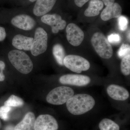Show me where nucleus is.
Masks as SVG:
<instances>
[{
	"mask_svg": "<svg viewBox=\"0 0 130 130\" xmlns=\"http://www.w3.org/2000/svg\"><path fill=\"white\" fill-rule=\"evenodd\" d=\"M6 36V33L5 28L0 26V41L5 40Z\"/></svg>",
	"mask_w": 130,
	"mask_h": 130,
	"instance_id": "bb28decb",
	"label": "nucleus"
},
{
	"mask_svg": "<svg viewBox=\"0 0 130 130\" xmlns=\"http://www.w3.org/2000/svg\"><path fill=\"white\" fill-rule=\"evenodd\" d=\"M41 20L43 23L51 26L52 32L54 34L64 29L67 25L66 21L57 14H45L42 16Z\"/></svg>",
	"mask_w": 130,
	"mask_h": 130,
	"instance_id": "1a4fd4ad",
	"label": "nucleus"
},
{
	"mask_svg": "<svg viewBox=\"0 0 130 130\" xmlns=\"http://www.w3.org/2000/svg\"><path fill=\"white\" fill-rule=\"evenodd\" d=\"M91 44L101 58L109 59L112 57L113 50L111 44L101 32H96L91 37Z\"/></svg>",
	"mask_w": 130,
	"mask_h": 130,
	"instance_id": "7ed1b4c3",
	"label": "nucleus"
},
{
	"mask_svg": "<svg viewBox=\"0 0 130 130\" xmlns=\"http://www.w3.org/2000/svg\"><path fill=\"white\" fill-rule=\"evenodd\" d=\"M89 0H74V3L77 6L81 7Z\"/></svg>",
	"mask_w": 130,
	"mask_h": 130,
	"instance_id": "cd10ccee",
	"label": "nucleus"
},
{
	"mask_svg": "<svg viewBox=\"0 0 130 130\" xmlns=\"http://www.w3.org/2000/svg\"><path fill=\"white\" fill-rule=\"evenodd\" d=\"M0 125H1V124H0Z\"/></svg>",
	"mask_w": 130,
	"mask_h": 130,
	"instance_id": "2f4dec72",
	"label": "nucleus"
},
{
	"mask_svg": "<svg viewBox=\"0 0 130 130\" xmlns=\"http://www.w3.org/2000/svg\"><path fill=\"white\" fill-rule=\"evenodd\" d=\"M12 108L10 107L7 106H2L0 107V118L5 121H6L9 119V112Z\"/></svg>",
	"mask_w": 130,
	"mask_h": 130,
	"instance_id": "4be33fe9",
	"label": "nucleus"
},
{
	"mask_svg": "<svg viewBox=\"0 0 130 130\" xmlns=\"http://www.w3.org/2000/svg\"><path fill=\"white\" fill-rule=\"evenodd\" d=\"M66 103L68 111L75 115L86 113L91 110L95 105V101L91 96L84 94L73 96Z\"/></svg>",
	"mask_w": 130,
	"mask_h": 130,
	"instance_id": "f257e3e1",
	"label": "nucleus"
},
{
	"mask_svg": "<svg viewBox=\"0 0 130 130\" xmlns=\"http://www.w3.org/2000/svg\"><path fill=\"white\" fill-rule=\"evenodd\" d=\"M118 22L119 29L121 31H125L128 28V20L125 16H120L118 18Z\"/></svg>",
	"mask_w": 130,
	"mask_h": 130,
	"instance_id": "5701e85b",
	"label": "nucleus"
},
{
	"mask_svg": "<svg viewBox=\"0 0 130 130\" xmlns=\"http://www.w3.org/2000/svg\"><path fill=\"white\" fill-rule=\"evenodd\" d=\"M34 37L30 51L32 55L36 56L46 51L47 48V34L43 29L39 27L35 31Z\"/></svg>",
	"mask_w": 130,
	"mask_h": 130,
	"instance_id": "423d86ee",
	"label": "nucleus"
},
{
	"mask_svg": "<svg viewBox=\"0 0 130 130\" xmlns=\"http://www.w3.org/2000/svg\"><path fill=\"white\" fill-rule=\"evenodd\" d=\"M90 81L89 77L80 74H66L59 78L60 83L63 84L78 86H86L89 84Z\"/></svg>",
	"mask_w": 130,
	"mask_h": 130,
	"instance_id": "9d476101",
	"label": "nucleus"
},
{
	"mask_svg": "<svg viewBox=\"0 0 130 130\" xmlns=\"http://www.w3.org/2000/svg\"><path fill=\"white\" fill-rule=\"evenodd\" d=\"M53 53L56 62L60 66H64V59L66 57L64 49L62 45L56 44L53 48Z\"/></svg>",
	"mask_w": 130,
	"mask_h": 130,
	"instance_id": "a211bd4d",
	"label": "nucleus"
},
{
	"mask_svg": "<svg viewBox=\"0 0 130 130\" xmlns=\"http://www.w3.org/2000/svg\"><path fill=\"white\" fill-rule=\"evenodd\" d=\"M122 9L121 6L117 3L106 6L101 15L102 20L107 21L113 18H117L121 16Z\"/></svg>",
	"mask_w": 130,
	"mask_h": 130,
	"instance_id": "f8f14e48",
	"label": "nucleus"
},
{
	"mask_svg": "<svg viewBox=\"0 0 130 130\" xmlns=\"http://www.w3.org/2000/svg\"><path fill=\"white\" fill-rule=\"evenodd\" d=\"M8 59L12 64L21 73L27 74L31 72L33 64L29 56L23 51L13 50L9 51Z\"/></svg>",
	"mask_w": 130,
	"mask_h": 130,
	"instance_id": "f03ea898",
	"label": "nucleus"
},
{
	"mask_svg": "<svg viewBox=\"0 0 130 130\" xmlns=\"http://www.w3.org/2000/svg\"><path fill=\"white\" fill-rule=\"evenodd\" d=\"M67 38L70 44L74 46H78L82 43L84 38L83 31L74 23H70L66 29Z\"/></svg>",
	"mask_w": 130,
	"mask_h": 130,
	"instance_id": "0eeeda50",
	"label": "nucleus"
},
{
	"mask_svg": "<svg viewBox=\"0 0 130 130\" xmlns=\"http://www.w3.org/2000/svg\"><path fill=\"white\" fill-rule=\"evenodd\" d=\"M130 46L128 44H123L120 48L118 55L120 58H123L126 55L130 54Z\"/></svg>",
	"mask_w": 130,
	"mask_h": 130,
	"instance_id": "b1692460",
	"label": "nucleus"
},
{
	"mask_svg": "<svg viewBox=\"0 0 130 130\" xmlns=\"http://www.w3.org/2000/svg\"><path fill=\"white\" fill-rule=\"evenodd\" d=\"M121 72L125 76H128L130 74V55H126L122 58L121 63Z\"/></svg>",
	"mask_w": 130,
	"mask_h": 130,
	"instance_id": "412c9836",
	"label": "nucleus"
},
{
	"mask_svg": "<svg viewBox=\"0 0 130 130\" xmlns=\"http://www.w3.org/2000/svg\"><path fill=\"white\" fill-rule=\"evenodd\" d=\"M100 130H120V127L118 124L111 120L103 119L99 124Z\"/></svg>",
	"mask_w": 130,
	"mask_h": 130,
	"instance_id": "6ab92c4d",
	"label": "nucleus"
},
{
	"mask_svg": "<svg viewBox=\"0 0 130 130\" xmlns=\"http://www.w3.org/2000/svg\"><path fill=\"white\" fill-rule=\"evenodd\" d=\"M24 105V101L22 99L13 95H12L4 103V105L11 107L21 106Z\"/></svg>",
	"mask_w": 130,
	"mask_h": 130,
	"instance_id": "aec40b11",
	"label": "nucleus"
},
{
	"mask_svg": "<svg viewBox=\"0 0 130 130\" xmlns=\"http://www.w3.org/2000/svg\"><path fill=\"white\" fill-rule=\"evenodd\" d=\"M107 40L109 43L112 44H118L121 42V38L118 34L113 33L108 36Z\"/></svg>",
	"mask_w": 130,
	"mask_h": 130,
	"instance_id": "393cba45",
	"label": "nucleus"
},
{
	"mask_svg": "<svg viewBox=\"0 0 130 130\" xmlns=\"http://www.w3.org/2000/svg\"><path fill=\"white\" fill-rule=\"evenodd\" d=\"M73 89L67 86H60L52 90L48 94L46 101L48 103L59 105L66 103L74 95Z\"/></svg>",
	"mask_w": 130,
	"mask_h": 130,
	"instance_id": "20e7f679",
	"label": "nucleus"
},
{
	"mask_svg": "<svg viewBox=\"0 0 130 130\" xmlns=\"http://www.w3.org/2000/svg\"><path fill=\"white\" fill-rule=\"evenodd\" d=\"M104 4L101 0H91L88 8L84 12V15L87 17L98 16L103 8Z\"/></svg>",
	"mask_w": 130,
	"mask_h": 130,
	"instance_id": "f3484780",
	"label": "nucleus"
},
{
	"mask_svg": "<svg viewBox=\"0 0 130 130\" xmlns=\"http://www.w3.org/2000/svg\"><path fill=\"white\" fill-rule=\"evenodd\" d=\"M107 93L112 99L117 101H124L129 96L128 91L122 86L112 84L108 87Z\"/></svg>",
	"mask_w": 130,
	"mask_h": 130,
	"instance_id": "ddd939ff",
	"label": "nucleus"
},
{
	"mask_svg": "<svg viewBox=\"0 0 130 130\" xmlns=\"http://www.w3.org/2000/svg\"><path fill=\"white\" fill-rule=\"evenodd\" d=\"M29 1L31 2H34L37 1V0H29Z\"/></svg>",
	"mask_w": 130,
	"mask_h": 130,
	"instance_id": "7c9ffc66",
	"label": "nucleus"
},
{
	"mask_svg": "<svg viewBox=\"0 0 130 130\" xmlns=\"http://www.w3.org/2000/svg\"><path fill=\"white\" fill-rule=\"evenodd\" d=\"M5 64L3 61H0V81H4L5 79V76L3 73V71L5 69Z\"/></svg>",
	"mask_w": 130,
	"mask_h": 130,
	"instance_id": "a878e982",
	"label": "nucleus"
},
{
	"mask_svg": "<svg viewBox=\"0 0 130 130\" xmlns=\"http://www.w3.org/2000/svg\"><path fill=\"white\" fill-rule=\"evenodd\" d=\"M64 65L72 71L77 73L87 71L90 67V63L85 58L74 55L66 56Z\"/></svg>",
	"mask_w": 130,
	"mask_h": 130,
	"instance_id": "39448f33",
	"label": "nucleus"
},
{
	"mask_svg": "<svg viewBox=\"0 0 130 130\" xmlns=\"http://www.w3.org/2000/svg\"><path fill=\"white\" fill-rule=\"evenodd\" d=\"M115 0H102L103 4L106 6L111 5L115 2Z\"/></svg>",
	"mask_w": 130,
	"mask_h": 130,
	"instance_id": "c85d7f7f",
	"label": "nucleus"
},
{
	"mask_svg": "<svg viewBox=\"0 0 130 130\" xmlns=\"http://www.w3.org/2000/svg\"><path fill=\"white\" fill-rule=\"evenodd\" d=\"M14 128L13 126L8 125L5 128V130H14Z\"/></svg>",
	"mask_w": 130,
	"mask_h": 130,
	"instance_id": "c756f323",
	"label": "nucleus"
},
{
	"mask_svg": "<svg viewBox=\"0 0 130 130\" xmlns=\"http://www.w3.org/2000/svg\"><path fill=\"white\" fill-rule=\"evenodd\" d=\"M11 23L17 28L25 30L32 29L36 25V21L30 16L22 14L14 17L11 20Z\"/></svg>",
	"mask_w": 130,
	"mask_h": 130,
	"instance_id": "9b49d317",
	"label": "nucleus"
},
{
	"mask_svg": "<svg viewBox=\"0 0 130 130\" xmlns=\"http://www.w3.org/2000/svg\"><path fill=\"white\" fill-rule=\"evenodd\" d=\"M56 0H37L33 9V13L37 16H43L50 11Z\"/></svg>",
	"mask_w": 130,
	"mask_h": 130,
	"instance_id": "4468645a",
	"label": "nucleus"
},
{
	"mask_svg": "<svg viewBox=\"0 0 130 130\" xmlns=\"http://www.w3.org/2000/svg\"><path fill=\"white\" fill-rule=\"evenodd\" d=\"M34 38L27 37L21 35H16L12 41L13 46L20 50H30Z\"/></svg>",
	"mask_w": 130,
	"mask_h": 130,
	"instance_id": "2eb2a0df",
	"label": "nucleus"
},
{
	"mask_svg": "<svg viewBox=\"0 0 130 130\" xmlns=\"http://www.w3.org/2000/svg\"><path fill=\"white\" fill-rule=\"evenodd\" d=\"M36 118L32 112L26 114L23 120L14 127V130H34Z\"/></svg>",
	"mask_w": 130,
	"mask_h": 130,
	"instance_id": "dca6fc26",
	"label": "nucleus"
},
{
	"mask_svg": "<svg viewBox=\"0 0 130 130\" xmlns=\"http://www.w3.org/2000/svg\"><path fill=\"white\" fill-rule=\"evenodd\" d=\"M59 126L55 119L49 115H42L36 119L34 130H58Z\"/></svg>",
	"mask_w": 130,
	"mask_h": 130,
	"instance_id": "6e6552de",
	"label": "nucleus"
}]
</instances>
